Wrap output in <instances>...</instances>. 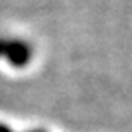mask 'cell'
<instances>
[{
    "label": "cell",
    "mask_w": 132,
    "mask_h": 132,
    "mask_svg": "<svg viewBox=\"0 0 132 132\" xmlns=\"http://www.w3.org/2000/svg\"><path fill=\"white\" fill-rule=\"evenodd\" d=\"M34 59V46L19 36L0 34V60H5L10 67L24 69Z\"/></svg>",
    "instance_id": "cell-1"
}]
</instances>
